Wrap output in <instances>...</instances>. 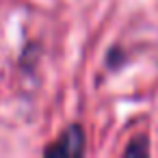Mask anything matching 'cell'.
<instances>
[{"mask_svg": "<svg viewBox=\"0 0 158 158\" xmlns=\"http://www.w3.org/2000/svg\"><path fill=\"white\" fill-rule=\"evenodd\" d=\"M149 154H152V149H149V139H147V134L134 136V139L126 145V149H123V156H149Z\"/></svg>", "mask_w": 158, "mask_h": 158, "instance_id": "cell-2", "label": "cell"}, {"mask_svg": "<svg viewBox=\"0 0 158 158\" xmlns=\"http://www.w3.org/2000/svg\"><path fill=\"white\" fill-rule=\"evenodd\" d=\"M123 63H126V50L119 48V46H113L106 52V65H108V69H119Z\"/></svg>", "mask_w": 158, "mask_h": 158, "instance_id": "cell-3", "label": "cell"}, {"mask_svg": "<svg viewBox=\"0 0 158 158\" xmlns=\"http://www.w3.org/2000/svg\"><path fill=\"white\" fill-rule=\"evenodd\" d=\"M87 152V132L80 123H69L50 145L44 147L46 158H80Z\"/></svg>", "mask_w": 158, "mask_h": 158, "instance_id": "cell-1", "label": "cell"}]
</instances>
